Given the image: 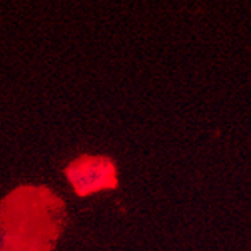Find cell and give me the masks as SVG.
<instances>
[{"label": "cell", "instance_id": "cell-1", "mask_svg": "<svg viewBox=\"0 0 251 251\" xmlns=\"http://www.w3.org/2000/svg\"><path fill=\"white\" fill-rule=\"evenodd\" d=\"M74 192L86 196L100 190H110L118 185L115 164L107 156L83 155L65 169Z\"/></svg>", "mask_w": 251, "mask_h": 251}]
</instances>
